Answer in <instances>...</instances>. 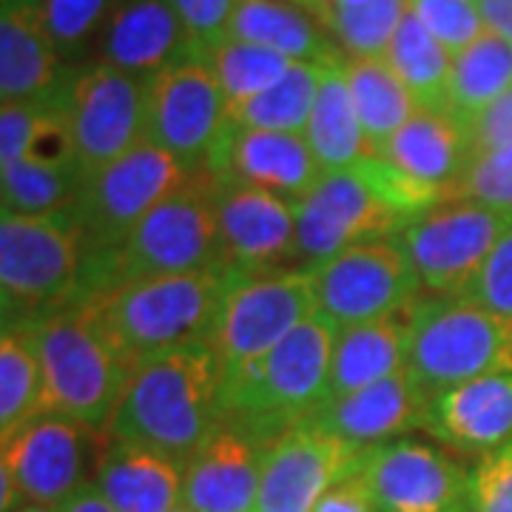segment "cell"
Wrapping results in <instances>:
<instances>
[{
    "label": "cell",
    "mask_w": 512,
    "mask_h": 512,
    "mask_svg": "<svg viewBox=\"0 0 512 512\" xmlns=\"http://www.w3.org/2000/svg\"><path fill=\"white\" fill-rule=\"evenodd\" d=\"M222 379L225 365L208 342L143 359L128 370L103 436L188 464L222 424Z\"/></svg>",
    "instance_id": "cell-1"
},
{
    "label": "cell",
    "mask_w": 512,
    "mask_h": 512,
    "mask_svg": "<svg viewBox=\"0 0 512 512\" xmlns=\"http://www.w3.org/2000/svg\"><path fill=\"white\" fill-rule=\"evenodd\" d=\"M339 328L313 313L271 353L228 367L222 379V421L265 447L285 430L313 419L330 393V356Z\"/></svg>",
    "instance_id": "cell-2"
},
{
    "label": "cell",
    "mask_w": 512,
    "mask_h": 512,
    "mask_svg": "<svg viewBox=\"0 0 512 512\" xmlns=\"http://www.w3.org/2000/svg\"><path fill=\"white\" fill-rule=\"evenodd\" d=\"M234 271L214 268L128 282L86 299V308L131 370L165 350L208 342Z\"/></svg>",
    "instance_id": "cell-3"
},
{
    "label": "cell",
    "mask_w": 512,
    "mask_h": 512,
    "mask_svg": "<svg viewBox=\"0 0 512 512\" xmlns=\"http://www.w3.org/2000/svg\"><path fill=\"white\" fill-rule=\"evenodd\" d=\"M214 268H228L220 231L202 185L191 177L180 191L151 208L114 254L86 268L83 302L128 282Z\"/></svg>",
    "instance_id": "cell-4"
},
{
    "label": "cell",
    "mask_w": 512,
    "mask_h": 512,
    "mask_svg": "<svg viewBox=\"0 0 512 512\" xmlns=\"http://www.w3.org/2000/svg\"><path fill=\"white\" fill-rule=\"evenodd\" d=\"M23 328L32 333L43 367V416H66L103 433L123 393L128 365L94 325L86 302Z\"/></svg>",
    "instance_id": "cell-5"
},
{
    "label": "cell",
    "mask_w": 512,
    "mask_h": 512,
    "mask_svg": "<svg viewBox=\"0 0 512 512\" xmlns=\"http://www.w3.org/2000/svg\"><path fill=\"white\" fill-rule=\"evenodd\" d=\"M86 254L69 214L0 220L3 325H29L83 302Z\"/></svg>",
    "instance_id": "cell-6"
},
{
    "label": "cell",
    "mask_w": 512,
    "mask_h": 512,
    "mask_svg": "<svg viewBox=\"0 0 512 512\" xmlns=\"http://www.w3.org/2000/svg\"><path fill=\"white\" fill-rule=\"evenodd\" d=\"M407 370L436 396L447 387L512 370V322L464 296L419 299Z\"/></svg>",
    "instance_id": "cell-7"
},
{
    "label": "cell",
    "mask_w": 512,
    "mask_h": 512,
    "mask_svg": "<svg viewBox=\"0 0 512 512\" xmlns=\"http://www.w3.org/2000/svg\"><path fill=\"white\" fill-rule=\"evenodd\" d=\"M188 180L191 174L185 165L148 140L106 168L83 177L66 214L72 217L83 242L86 268L114 254L134 225Z\"/></svg>",
    "instance_id": "cell-8"
},
{
    "label": "cell",
    "mask_w": 512,
    "mask_h": 512,
    "mask_svg": "<svg viewBox=\"0 0 512 512\" xmlns=\"http://www.w3.org/2000/svg\"><path fill=\"white\" fill-rule=\"evenodd\" d=\"M413 220L376 174V157L345 171H325L296 202V259L313 268L353 245L393 239Z\"/></svg>",
    "instance_id": "cell-9"
},
{
    "label": "cell",
    "mask_w": 512,
    "mask_h": 512,
    "mask_svg": "<svg viewBox=\"0 0 512 512\" xmlns=\"http://www.w3.org/2000/svg\"><path fill=\"white\" fill-rule=\"evenodd\" d=\"M313 313H319V302L311 268L234 271L208 345L225 370L248 365L271 353Z\"/></svg>",
    "instance_id": "cell-10"
},
{
    "label": "cell",
    "mask_w": 512,
    "mask_h": 512,
    "mask_svg": "<svg viewBox=\"0 0 512 512\" xmlns=\"http://www.w3.org/2000/svg\"><path fill=\"white\" fill-rule=\"evenodd\" d=\"M512 228V214L470 200H444L407 222L399 245L421 288L467 296L495 242Z\"/></svg>",
    "instance_id": "cell-11"
},
{
    "label": "cell",
    "mask_w": 512,
    "mask_h": 512,
    "mask_svg": "<svg viewBox=\"0 0 512 512\" xmlns=\"http://www.w3.org/2000/svg\"><path fill=\"white\" fill-rule=\"evenodd\" d=\"M60 109L80 177L106 168L146 140V83L103 60L74 69Z\"/></svg>",
    "instance_id": "cell-12"
},
{
    "label": "cell",
    "mask_w": 512,
    "mask_h": 512,
    "mask_svg": "<svg viewBox=\"0 0 512 512\" xmlns=\"http://www.w3.org/2000/svg\"><path fill=\"white\" fill-rule=\"evenodd\" d=\"M311 271L319 313L339 330L396 316L419 302V276L396 237L353 245Z\"/></svg>",
    "instance_id": "cell-13"
},
{
    "label": "cell",
    "mask_w": 512,
    "mask_h": 512,
    "mask_svg": "<svg viewBox=\"0 0 512 512\" xmlns=\"http://www.w3.org/2000/svg\"><path fill=\"white\" fill-rule=\"evenodd\" d=\"M228 126V100L205 57H188L146 83V140L200 174Z\"/></svg>",
    "instance_id": "cell-14"
},
{
    "label": "cell",
    "mask_w": 512,
    "mask_h": 512,
    "mask_svg": "<svg viewBox=\"0 0 512 512\" xmlns=\"http://www.w3.org/2000/svg\"><path fill=\"white\" fill-rule=\"evenodd\" d=\"M367 450L311 419L285 430L262 458L256 512H313L330 487L362 470Z\"/></svg>",
    "instance_id": "cell-15"
},
{
    "label": "cell",
    "mask_w": 512,
    "mask_h": 512,
    "mask_svg": "<svg viewBox=\"0 0 512 512\" xmlns=\"http://www.w3.org/2000/svg\"><path fill=\"white\" fill-rule=\"evenodd\" d=\"M362 478L379 512H470L473 470L421 441L370 447Z\"/></svg>",
    "instance_id": "cell-16"
},
{
    "label": "cell",
    "mask_w": 512,
    "mask_h": 512,
    "mask_svg": "<svg viewBox=\"0 0 512 512\" xmlns=\"http://www.w3.org/2000/svg\"><path fill=\"white\" fill-rule=\"evenodd\" d=\"M194 180L211 202L228 268L276 271L296 259V202L205 174Z\"/></svg>",
    "instance_id": "cell-17"
},
{
    "label": "cell",
    "mask_w": 512,
    "mask_h": 512,
    "mask_svg": "<svg viewBox=\"0 0 512 512\" xmlns=\"http://www.w3.org/2000/svg\"><path fill=\"white\" fill-rule=\"evenodd\" d=\"M97 430L66 419L40 416L0 441V473L12 478L23 504L60 507L86 484Z\"/></svg>",
    "instance_id": "cell-18"
},
{
    "label": "cell",
    "mask_w": 512,
    "mask_h": 512,
    "mask_svg": "<svg viewBox=\"0 0 512 512\" xmlns=\"http://www.w3.org/2000/svg\"><path fill=\"white\" fill-rule=\"evenodd\" d=\"M200 174L299 202L311 194L325 171L319 168L302 134L234 126L228 120Z\"/></svg>",
    "instance_id": "cell-19"
},
{
    "label": "cell",
    "mask_w": 512,
    "mask_h": 512,
    "mask_svg": "<svg viewBox=\"0 0 512 512\" xmlns=\"http://www.w3.org/2000/svg\"><path fill=\"white\" fill-rule=\"evenodd\" d=\"M188 57L194 43L168 0H114L94 60L148 83Z\"/></svg>",
    "instance_id": "cell-20"
},
{
    "label": "cell",
    "mask_w": 512,
    "mask_h": 512,
    "mask_svg": "<svg viewBox=\"0 0 512 512\" xmlns=\"http://www.w3.org/2000/svg\"><path fill=\"white\" fill-rule=\"evenodd\" d=\"M424 433L444 447L470 456H490L510 447L512 370L436 393L427 407Z\"/></svg>",
    "instance_id": "cell-21"
},
{
    "label": "cell",
    "mask_w": 512,
    "mask_h": 512,
    "mask_svg": "<svg viewBox=\"0 0 512 512\" xmlns=\"http://www.w3.org/2000/svg\"><path fill=\"white\" fill-rule=\"evenodd\" d=\"M69 66L26 0H3L0 9V103L60 106L69 89Z\"/></svg>",
    "instance_id": "cell-22"
},
{
    "label": "cell",
    "mask_w": 512,
    "mask_h": 512,
    "mask_svg": "<svg viewBox=\"0 0 512 512\" xmlns=\"http://www.w3.org/2000/svg\"><path fill=\"white\" fill-rule=\"evenodd\" d=\"M430 399L433 396L404 367L382 382L325 402L311 421L339 439L353 441L359 447H376L413 430H424Z\"/></svg>",
    "instance_id": "cell-23"
},
{
    "label": "cell",
    "mask_w": 512,
    "mask_h": 512,
    "mask_svg": "<svg viewBox=\"0 0 512 512\" xmlns=\"http://www.w3.org/2000/svg\"><path fill=\"white\" fill-rule=\"evenodd\" d=\"M265 444L222 421L183 476V504L191 512H256Z\"/></svg>",
    "instance_id": "cell-24"
},
{
    "label": "cell",
    "mask_w": 512,
    "mask_h": 512,
    "mask_svg": "<svg viewBox=\"0 0 512 512\" xmlns=\"http://www.w3.org/2000/svg\"><path fill=\"white\" fill-rule=\"evenodd\" d=\"M185 464L126 441H109L94 464V484L117 512H168L183 504Z\"/></svg>",
    "instance_id": "cell-25"
},
{
    "label": "cell",
    "mask_w": 512,
    "mask_h": 512,
    "mask_svg": "<svg viewBox=\"0 0 512 512\" xmlns=\"http://www.w3.org/2000/svg\"><path fill=\"white\" fill-rule=\"evenodd\" d=\"M413 183L439 191L441 202L470 157L467 131L447 111L419 109L379 151Z\"/></svg>",
    "instance_id": "cell-26"
},
{
    "label": "cell",
    "mask_w": 512,
    "mask_h": 512,
    "mask_svg": "<svg viewBox=\"0 0 512 512\" xmlns=\"http://www.w3.org/2000/svg\"><path fill=\"white\" fill-rule=\"evenodd\" d=\"M413 308L416 305H410L396 316L339 330L330 356L328 402L342 399L353 390H362L367 384L382 382L407 367Z\"/></svg>",
    "instance_id": "cell-27"
},
{
    "label": "cell",
    "mask_w": 512,
    "mask_h": 512,
    "mask_svg": "<svg viewBox=\"0 0 512 512\" xmlns=\"http://www.w3.org/2000/svg\"><path fill=\"white\" fill-rule=\"evenodd\" d=\"M228 37L274 49L296 63L333 66L345 60L328 26L285 0H237Z\"/></svg>",
    "instance_id": "cell-28"
},
{
    "label": "cell",
    "mask_w": 512,
    "mask_h": 512,
    "mask_svg": "<svg viewBox=\"0 0 512 512\" xmlns=\"http://www.w3.org/2000/svg\"><path fill=\"white\" fill-rule=\"evenodd\" d=\"M342 63L325 66L316 106L302 131L322 171H345L370 157H379V151L370 146L365 128L359 123Z\"/></svg>",
    "instance_id": "cell-29"
},
{
    "label": "cell",
    "mask_w": 512,
    "mask_h": 512,
    "mask_svg": "<svg viewBox=\"0 0 512 512\" xmlns=\"http://www.w3.org/2000/svg\"><path fill=\"white\" fill-rule=\"evenodd\" d=\"M342 69L367 140L382 151L384 143L419 111V103L384 57H345Z\"/></svg>",
    "instance_id": "cell-30"
},
{
    "label": "cell",
    "mask_w": 512,
    "mask_h": 512,
    "mask_svg": "<svg viewBox=\"0 0 512 512\" xmlns=\"http://www.w3.org/2000/svg\"><path fill=\"white\" fill-rule=\"evenodd\" d=\"M384 60L416 97L419 109L447 111L453 55L421 26V20L413 12L404 15L402 26L396 29L384 52Z\"/></svg>",
    "instance_id": "cell-31"
},
{
    "label": "cell",
    "mask_w": 512,
    "mask_h": 512,
    "mask_svg": "<svg viewBox=\"0 0 512 512\" xmlns=\"http://www.w3.org/2000/svg\"><path fill=\"white\" fill-rule=\"evenodd\" d=\"M512 89V43L484 32L467 49L453 55L447 111L467 126L478 111Z\"/></svg>",
    "instance_id": "cell-32"
},
{
    "label": "cell",
    "mask_w": 512,
    "mask_h": 512,
    "mask_svg": "<svg viewBox=\"0 0 512 512\" xmlns=\"http://www.w3.org/2000/svg\"><path fill=\"white\" fill-rule=\"evenodd\" d=\"M43 367L32 333L23 325H3L0 336V441L12 439L29 421L43 416Z\"/></svg>",
    "instance_id": "cell-33"
},
{
    "label": "cell",
    "mask_w": 512,
    "mask_h": 512,
    "mask_svg": "<svg viewBox=\"0 0 512 512\" xmlns=\"http://www.w3.org/2000/svg\"><path fill=\"white\" fill-rule=\"evenodd\" d=\"M322 74H325V66H319V63H293L291 72L268 92L231 106L228 120L234 126L302 134L311 120L313 106H316Z\"/></svg>",
    "instance_id": "cell-34"
},
{
    "label": "cell",
    "mask_w": 512,
    "mask_h": 512,
    "mask_svg": "<svg viewBox=\"0 0 512 512\" xmlns=\"http://www.w3.org/2000/svg\"><path fill=\"white\" fill-rule=\"evenodd\" d=\"M80 174L72 168L37 163V160H18L0 165V200L3 214L18 217H49L66 214L72 208Z\"/></svg>",
    "instance_id": "cell-35"
},
{
    "label": "cell",
    "mask_w": 512,
    "mask_h": 512,
    "mask_svg": "<svg viewBox=\"0 0 512 512\" xmlns=\"http://www.w3.org/2000/svg\"><path fill=\"white\" fill-rule=\"evenodd\" d=\"M205 60L220 80L228 109L251 100L256 94L268 92L271 86H276L285 74L291 72V66L296 63V60L279 55L274 49L256 46L248 40H237V37L222 40Z\"/></svg>",
    "instance_id": "cell-36"
},
{
    "label": "cell",
    "mask_w": 512,
    "mask_h": 512,
    "mask_svg": "<svg viewBox=\"0 0 512 512\" xmlns=\"http://www.w3.org/2000/svg\"><path fill=\"white\" fill-rule=\"evenodd\" d=\"M69 66H83L97 55V43L114 0H26Z\"/></svg>",
    "instance_id": "cell-37"
},
{
    "label": "cell",
    "mask_w": 512,
    "mask_h": 512,
    "mask_svg": "<svg viewBox=\"0 0 512 512\" xmlns=\"http://www.w3.org/2000/svg\"><path fill=\"white\" fill-rule=\"evenodd\" d=\"M407 12V0H373L353 9H330L325 26L345 57H384Z\"/></svg>",
    "instance_id": "cell-38"
},
{
    "label": "cell",
    "mask_w": 512,
    "mask_h": 512,
    "mask_svg": "<svg viewBox=\"0 0 512 512\" xmlns=\"http://www.w3.org/2000/svg\"><path fill=\"white\" fill-rule=\"evenodd\" d=\"M444 200H470L512 214V146L470 154Z\"/></svg>",
    "instance_id": "cell-39"
},
{
    "label": "cell",
    "mask_w": 512,
    "mask_h": 512,
    "mask_svg": "<svg viewBox=\"0 0 512 512\" xmlns=\"http://www.w3.org/2000/svg\"><path fill=\"white\" fill-rule=\"evenodd\" d=\"M410 12L450 55H458L487 32L473 0H413Z\"/></svg>",
    "instance_id": "cell-40"
},
{
    "label": "cell",
    "mask_w": 512,
    "mask_h": 512,
    "mask_svg": "<svg viewBox=\"0 0 512 512\" xmlns=\"http://www.w3.org/2000/svg\"><path fill=\"white\" fill-rule=\"evenodd\" d=\"M464 299L512 322V228L495 242Z\"/></svg>",
    "instance_id": "cell-41"
},
{
    "label": "cell",
    "mask_w": 512,
    "mask_h": 512,
    "mask_svg": "<svg viewBox=\"0 0 512 512\" xmlns=\"http://www.w3.org/2000/svg\"><path fill=\"white\" fill-rule=\"evenodd\" d=\"M185 23L197 57H208L222 40H228L237 0H168Z\"/></svg>",
    "instance_id": "cell-42"
},
{
    "label": "cell",
    "mask_w": 512,
    "mask_h": 512,
    "mask_svg": "<svg viewBox=\"0 0 512 512\" xmlns=\"http://www.w3.org/2000/svg\"><path fill=\"white\" fill-rule=\"evenodd\" d=\"M470 512H512V444L478 458Z\"/></svg>",
    "instance_id": "cell-43"
},
{
    "label": "cell",
    "mask_w": 512,
    "mask_h": 512,
    "mask_svg": "<svg viewBox=\"0 0 512 512\" xmlns=\"http://www.w3.org/2000/svg\"><path fill=\"white\" fill-rule=\"evenodd\" d=\"M49 109H55V106H37V103H3L0 106V165L18 163L29 154L37 128Z\"/></svg>",
    "instance_id": "cell-44"
},
{
    "label": "cell",
    "mask_w": 512,
    "mask_h": 512,
    "mask_svg": "<svg viewBox=\"0 0 512 512\" xmlns=\"http://www.w3.org/2000/svg\"><path fill=\"white\" fill-rule=\"evenodd\" d=\"M470 154H484V151H498V148L512 146V89L493 100L487 109H481L464 126Z\"/></svg>",
    "instance_id": "cell-45"
},
{
    "label": "cell",
    "mask_w": 512,
    "mask_h": 512,
    "mask_svg": "<svg viewBox=\"0 0 512 512\" xmlns=\"http://www.w3.org/2000/svg\"><path fill=\"white\" fill-rule=\"evenodd\" d=\"M313 512H379V507L362 473H353L336 487H330Z\"/></svg>",
    "instance_id": "cell-46"
},
{
    "label": "cell",
    "mask_w": 512,
    "mask_h": 512,
    "mask_svg": "<svg viewBox=\"0 0 512 512\" xmlns=\"http://www.w3.org/2000/svg\"><path fill=\"white\" fill-rule=\"evenodd\" d=\"M487 32L512 43V0H476Z\"/></svg>",
    "instance_id": "cell-47"
},
{
    "label": "cell",
    "mask_w": 512,
    "mask_h": 512,
    "mask_svg": "<svg viewBox=\"0 0 512 512\" xmlns=\"http://www.w3.org/2000/svg\"><path fill=\"white\" fill-rule=\"evenodd\" d=\"M57 512H117L111 507V501L103 495V490L94 484V481H86L77 493H72Z\"/></svg>",
    "instance_id": "cell-48"
},
{
    "label": "cell",
    "mask_w": 512,
    "mask_h": 512,
    "mask_svg": "<svg viewBox=\"0 0 512 512\" xmlns=\"http://www.w3.org/2000/svg\"><path fill=\"white\" fill-rule=\"evenodd\" d=\"M285 3H291V6H299V9L311 12L313 18H319L322 23H328L330 0H285Z\"/></svg>",
    "instance_id": "cell-49"
},
{
    "label": "cell",
    "mask_w": 512,
    "mask_h": 512,
    "mask_svg": "<svg viewBox=\"0 0 512 512\" xmlns=\"http://www.w3.org/2000/svg\"><path fill=\"white\" fill-rule=\"evenodd\" d=\"M373 0H330V9H353V6H365Z\"/></svg>",
    "instance_id": "cell-50"
},
{
    "label": "cell",
    "mask_w": 512,
    "mask_h": 512,
    "mask_svg": "<svg viewBox=\"0 0 512 512\" xmlns=\"http://www.w3.org/2000/svg\"><path fill=\"white\" fill-rule=\"evenodd\" d=\"M15 512H57V507H43V504H23Z\"/></svg>",
    "instance_id": "cell-51"
},
{
    "label": "cell",
    "mask_w": 512,
    "mask_h": 512,
    "mask_svg": "<svg viewBox=\"0 0 512 512\" xmlns=\"http://www.w3.org/2000/svg\"><path fill=\"white\" fill-rule=\"evenodd\" d=\"M168 512H191V510H188V507H185V504H177V507H174V510H168Z\"/></svg>",
    "instance_id": "cell-52"
},
{
    "label": "cell",
    "mask_w": 512,
    "mask_h": 512,
    "mask_svg": "<svg viewBox=\"0 0 512 512\" xmlns=\"http://www.w3.org/2000/svg\"><path fill=\"white\" fill-rule=\"evenodd\" d=\"M407 3H413V0H407Z\"/></svg>",
    "instance_id": "cell-53"
},
{
    "label": "cell",
    "mask_w": 512,
    "mask_h": 512,
    "mask_svg": "<svg viewBox=\"0 0 512 512\" xmlns=\"http://www.w3.org/2000/svg\"><path fill=\"white\" fill-rule=\"evenodd\" d=\"M473 3H476V0H473Z\"/></svg>",
    "instance_id": "cell-54"
}]
</instances>
